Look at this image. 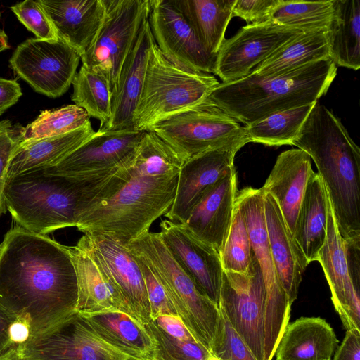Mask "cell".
I'll list each match as a JSON object with an SVG mask.
<instances>
[{
	"instance_id": "cell-37",
	"label": "cell",
	"mask_w": 360,
	"mask_h": 360,
	"mask_svg": "<svg viewBox=\"0 0 360 360\" xmlns=\"http://www.w3.org/2000/svg\"><path fill=\"white\" fill-rule=\"evenodd\" d=\"M90 117L76 105H66L53 110H44L20 132V141L63 135L79 129L89 122Z\"/></svg>"
},
{
	"instance_id": "cell-35",
	"label": "cell",
	"mask_w": 360,
	"mask_h": 360,
	"mask_svg": "<svg viewBox=\"0 0 360 360\" xmlns=\"http://www.w3.org/2000/svg\"><path fill=\"white\" fill-rule=\"evenodd\" d=\"M334 14V0H279L271 22L303 32L328 30Z\"/></svg>"
},
{
	"instance_id": "cell-31",
	"label": "cell",
	"mask_w": 360,
	"mask_h": 360,
	"mask_svg": "<svg viewBox=\"0 0 360 360\" xmlns=\"http://www.w3.org/2000/svg\"><path fill=\"white\" fill-rule=\"evenodd\" d=\"M329 58L336 66L360 68V1L334 0L328 30Z\"/></svg>"
},
{
	"instance_id": "cell-26",
	"label": "cell",
	"mask_w": 360,
	"mask_h": 360,
	"mask_svg": "<svg viewBox=\"0 0 360 360\" xmlns=\"http://www.w3.org/2000/svg\"><path fill=\"white\" fill-rule=\"evenodd\" d=\"M58 39L81 56L93 41L105 15L103 0H38Z\"/></svg>"
},
{
	"instance_id": "cell-3",
	"label": "cell",
	"mask_w": 360,
	"mask_h": 360,
	"mask_svg": "<svg viewBox=\"0 0 360 360\" xmlns=\"http://www.w3.org/2000/svg\"><path fill=\"white\" fill-rule=\"evenodd\" d=\"M292 145L315 162L342 240L360 238V149L341 120L317 101Z\"/></svg>"
},
{
	"instance_id": "cell-18",
	"label": "cell",
	"mask_w": 360,
	"mask_h": 360,
	"mask_svg": "<svg viewBox=\"0 0 360 360\" xmlns=\"http://www.w3.org/2000/svg\"><path fill=\"white\" fill-rule=\"evenodd\" d=\"M111 281L143 326L151 321L150 304L139 264L127 246L103 234L85 233Z\"/></svg>"
},
{
	"instance_id": "cell-41",
	"label": "cell",
	"mask_w": 360,
	"mask_h": 360,
	"mask_svg": "<svg viewBox=\"0 0 360 360\" xmlns=\"http://www.w3.org/2000/svg\"><path fill=\"white\" fill-rule=\"evenodd\" d=\"M11 10L36 38L48 41L58 39L51 20L38 0L17 3L11 7Z\"/></svg>"
},
{
	"instance_id": "cell-22",
	"label": "cell",
	"mask_w": 360,
	"mask_h": 360,
	"mask_svg": "<svg viewBox=\"0 0 360 360\" xmlns=\"http://www.w3.org/2000/svg\"><path fill=\"white\" fill-rule=\"evenodd\" d=\"M237 192L235 169L205 191L184 223L219 254L231 224Z\"/></svg>"
},
{
	"instance_id": "cell-36",
	"label": "cell",
	"mask_w": 360,
	"mask_h": 360,
	"mask_svg": "<svg viewBox=\"0 0 360 360\" xmlns=\"http://www.w3.org/2000/svg\"><path fill=\"white\" fill-rule=\"evenodd\" d=\"M71 99L89 115L100 121V127L106 124L112 110V92L108 79L101 74L82 65L72 83Z\"/></svg>"
},
{
	"instance_id": "cell-19",
	"label": "cell",
	"mask_w": 360,
	"mask_h": 360,
	"mask_svg": "<svg viewBox=\"0 0 360 360\" xmlns=\"http://www.w3.org/2000/svg\"><path fill=\"white\" fill-rule=\"evenodd\" d=\"M237 150L215 149L198 154L183 164L177 180L174 202L165 215L173 222L185 223L205 191L235 169Z\"/></svg>"
},
{
	"instance_id": "cell-9",
	"label": "cell",
	"mask_w": 360,
	"mask_h": 360,
	"mask_svg": "<svg viewBox=\"0 0 360 360\" xmlns=\"http://www.w3.org/2000/svg\"><path fill=\"white\" fill-rule=\"evenodd\" d=\"M236 201L245 219L253 255L258 263L267 297L265 360H272L288 324L291 304L278 279L271 257L264 212V191L247 187L238 191Z\"/></svg>"
},
{
	"instance_id": "cell-28",
	"label": "cell",
	"mask_w": 360,
	"mask_h": 360,
	"mask_svg": "<svg viewBox=\"0 0 360 360\" xmlns=\"http://www.w3.org/2000/svg\"><path fill=\"white\" fill-rule=\"evenodd\" d=\"M81 314L93 332L114 349L136 360H153V342L133 316L117 310Z\"/></svg>"
},
{
	"instance_id": "cell-12",
	"label": "cell",
	"mask_w": 360,
	"mask_h": 360,
	"mask_svg": "<svg viewBox=\"0 0 360 360\" xmlns=\"http://www.w3.org/2000/svg\"><path fill=\"white\" fill-rule=\"evenodd\" d=\"M17 353L27 360H136L98 338L78 311L29 335Z\"/></svg>"
},
{
	"instance_id": "cell-15",
	"label": "cell",
	"mask_w": 360,
	"mask_h": 360,
	"mask_svg": "<svg viewBox=\"0 0 360 360\" xmlns=\"http://www.w3.org/2000/svg\"><path fill=\"white\" fill-rule=\"evenodd\" d=\"M148 20L155 44L167 59L188 70L214 74L217 55L205 49L174 0H150Z\"/></svg>"
},
{
	"instance_id": "cell-6",
	"label": "cell",
	"mask_w": 360,
	"mask_h": 360,
	"mask_svg": "<svg viewBox=\"0 0 360 360\" xmlns=\"http://www.w3.org/2000/svg\"><path fill=\"white\" fill-rule=\"evenodd\" d=\"M219 84L212 74L172 63L154 41L134 115V129L148 131L167 117L203 103Z\"/></svg>"
},
{
	"instance_id": "cell-7",
	"label": "cell",
	"mask_w": 360,
	"mask_h": 360,
	"mask_svg": "<svg viewBox=\"0 0 360 360\" xmlns=\"http://www.w3.org/2000/svg\"><path fill=\"white\" fill-rule=\"evenodd\" d=\"M162 284L178 316L210 352L216 332L219 307L202 295L173 258L159 233L148 231L125 244Z\"/></svg>"
},
{
	"instance_id": "cell-10",
	"label": "cell",
	"mask_w": 360,
	"mask_h": 360,
	"mask_svg": "<svg viewBox=\"0 0 360 360\" xmlns=\"http://www.w3.org/2000/svg\"><path fill=\"white\" fill-rule=\"evenodd\" d=\"M105 15L85 53L82 65L103 75L112 92L122 66L143 22L148 18L150 0H103Z\"/></svg>"
},
{
	"instance_id": "cell-2",
	"label": "cell",
	"mask_w": 360,
	"mask_h": 360,
	"mask_svg": "<svg viewBox=\"0 0 360 360\" xmlns=\"http://www.w3.org/2000/svg\"><path fill=\"white\" fill-rule=\"evenodd\" d=\"M120 167L84 174L39 169L7 178L6 209L18 226L37 234L76 227L85 210L115 191Z\"/></svg>"
},
{
	"instance_id": "cell-24",
	"label": "cell",
	"mask_w": 360,
	"mask_h": 360,
	"mask_svg": "<svg viewBox=\"0 0 360 360\" xmlns=\"http://www.w3.org/2000/svg\"><path fill=\"white\" fill-rule=\"evenodd\" d=\"M311 158L299 148L282 152L261 188L276 201L292 236L308 181L313 174Z\"/></svg>"
},
{
	"instance_id": "cell-40",
	"label": "cell",
	"mask_w": 360,
	"mask_h": 360,
	"mask_svg": "<svg viewBox=\"0 0 360 360\" xmlns=\"http://www.w3.org/2000/svg\"><path fill=\"white\" fill-rule=\"evenodd\" d=\"M210 354L219 360H257L221 310Z\"/></svg>"
},
{
	"instance_id": "cell-16",
	"label": "cell",
	"mask_w": 360,
	"mask_h": 360,
	"mask_svg": "<svg viewBox=\"0 0 360 360\" xmlns=\"http://www.w3.org/2000/svg\"><path fill=\"white\" fill-rule=\"evenodd\" d=\"M160 227L161 239L173 258L198 290L219 307L224 271L219 253L197 238L184 223L165 219Z\"/></svg>"
},
{
	"instance_id": "cell-8",
	"label": "cell",
	"mask_w": 360,
	"mask_h": 360,
	"mask_svg": "<svg viewBox=\"0 0 360 360\" xmlns=\"http://www.w3.org/2000/svg\"><path fill=\"white\" fill-rule=\"evenodd\" d=\"M148 131H154L184 162L211 150L238 151L249 143L245 127L208 98L167 117Z\"/></svg>"
},
{
	"instance_id": "cell-23",
	"label": "cell",
	"mask_w": 360,
	"mask_h": 360,
	"mask_svg": "<svg viewBox=\"0 0 360 360\" xmlns=\"http://www.w3.org/2000/svg\"><path fill=\"white\" fill-rule=\"evenodd\" d=\"M148 19L142 24L120 70L112 92L111 117L98 130L134 129V115L144 82L149 50L154 42Z\"/></svg>"
},
{
	"instance_id": "cell-13",
	"label": "cell",
	"mask_w": 360,
	"mask_h": 360,
	"mask_svg": "<svg viewBox=\"0 0 360 360\" xmlns=\"http://www.w3.org/2000/svg\"><path fill=\"white\" fill-rule=\"evenodd\" d=\"M81 59L67 43L29 38L13 51L9 64L36 92L56 98L70 88Z\"/></svg>"
},
{
	"instance_id": "cell-4",
	"label": "cell",
	"mask_w": 360,
	"mask_h": 360,
	"mask_svg": "<svg viewBox=\"0 0 360 360\" xmlns=\"http://www.w3.org/2000/svg\"><path fill=\"white\" fill-rule=\"evenodd\" d=\"M337 70L328 58L282 74L250 73L219 83L208 99L248 125L276 112L317 102L328 91Z\"/></svg>"
},
{
	"instance_id": "cell-48",
	"label": "cell",
	"mask_w": 360,
	"mask_h": 360,
	"mask_svg": "<svg viewBox=\"0 0 360 360\" xmlns=\"http://www.w3.org/2000/svg\"><path fill=\"white\" fill-rule=\"evenodd\" d=\"M8 38L4 30L0 29V53L10 48Z\"/></svg>"
},
{
	"instance_id": "cell-20",
	"label": "cell",
	"mask_w": 360,
	"mask_h": 360,
	"mask_svg": "<svg viewBox=\"0 0 360 360\" xmlns=\"http://www.w3.org/2000/svg\"><path fill=\"white\" fill-rule=\"evenodd\" d=\"M65 246L77 276V311L91 314L117 310L135 318L129 306L94 255L88 236L84 234L75 245Z\"/></svg>"
},
{
	"instance_id": "cell-32",
	"label": "cell",
	"mask_w": 360,
	"mask_h": 360,
	"mask_svg": "<svg viewBox=\"0 0 360 360\" xmlns=\"http://www.w3.org/2000/svg\"><path fill=\"white\" fill-rule=\"evenodd\" d=\"M189 22L201 44L217 55L231 19L236 0H174Z\"/></svg>"
},
{
	"instance_id": "cell-29",
	"label": "cell",
	"mask_w": 360,
	"mask_h": 360,
	"mask_svg": "<svg viewBox=\"0 0 360 360\" xmlns=\"http://www.w3.org/2000/svg\"><path fill=\"white\" fill-rule=\"evenodd\" d=\"M94 133L89 122L63 135L20 141L10 160L7 178L57 165Z\"/></svg>"
},
{
	"instance_id": "cell-38",
	"label": "cell",
	"mask_w": 360,
	"mask_h": 360,
	"mask_svg": "<svg viewBox=\"0 0 360 360\" xmlns=\"http://www.w3.org/2000/svg\"><path fill=\"white\" fill-rule=\"evenodd\" d=\"M219 255L224 271L247 274L250 269L253 253L246 221L236 200L230 229Z\"/></svg>"
},
{
	"instance_id": "cell-5",
	"label": "cell",
	"mask_w": 360,
	"mask_h": 360,
	"mask_svg": "<svg viewBox=\"0 0 360 360\" xmlns=\"http://www.w3.org/2000/svg\"><path fill=\"white\" fill-rule=\"evenodd\" d=\"M131 159L125 165L126 177L117 189L81 214L76 226L79 231L106 235L125 245L150 231L152 224L169 211L179 174H143L131 165Z\"/></svg>"
},
{
	"instance_id": "cell-43",
	"label": "cell",
	"mask_w": 360,
	"mask_h": 360,
	"mask_svg": "<svg viewBox=\"0 0 360 360\" xmlns=\"http://www.w3.org/2000/svg\"><path fill=\"white\" fill-rule=\"evenodd\" d=\"M132 255L139 264L143 276L150 304L151 320L160 316H178L177 312L162 284L148 266L137 256Z\"/></svg>"
},
{
	"instance_id": "cell-49",
	"label": "cell",
	"mask_w": 360,
	"mask_h": 360,
	"mask_svg": "<svg viewBox=\"0 0 360 360\" xmlns=\"http://www.w3.org/2000/svg\"><path fill=\"white\" fill-rule=\"evenodd\" d=\"M0 360H27V359L21 357L17 353V351H16V352H14L4 357L1 358Z\"/></svg>"
},
{
	"instance_id": "cell-39",
	"label": "cell",
	"mask_w": 360,
	"mask_h": 360,
	"mask_svg": "<svg viewBox=\"0 0 360 360\" xmlns=\"http://www.w3.org/2000/svg\"><path fill=\"white\" fill-rule=\"evenodd\" d=\"M154 345L153 360H207L211 354L195 338L169 335L152 321L143 325Z\"/></svg>"
},
{
	"instance_id": "cell-1",
	"label": "cell",
	"mask_w": 360,
	"mask_h": 360,
	"mask_svg": "<svg viewBox=\"0 0 360 360\" xmlns=\"http://www.w3.org/2000/svg\"><path fill=\"white\" fill-rule=\"evenodd\" d=\"M1 244L0 304L30 335L77 311V276L64 245L19 226L7 231Z\"/></svg>"
},
{
	"instance_id": "cell-34",
	"label": "cell",
	"mask_w": 360,
	"mask_h": 360,
	"mask_svg": "<svg viewBox=\"0 0 360 360\" xmlns=\"http://www.w3.org/2000/svg\"><path fill=\"white\" fill-rule=\"evenodd\" d=\"M316 103L276 112L245 125L248 141L269 146L292 145Z\"/></svg>"
},
{
	"instance_id": "cell-11",
	"label": "cell",
	"mask_w": 360,
	"mask_h": 360,
	"mask_svg": "<svg viewBox=\"0 0 360 360\" xmlns=\"http://www.w3.org/2000/svg\"><path fill=\"white\" fill-rule=\"evenodd\" d=\"M219 309L257 360H265L267 297L254 255L247 274L223 271Z\"/></svg>"
},
{
	"instance_id": "cell-14",
	"label": "cell",
	"mask_w": 360,
	"mask_h": 360,
	"mask_svg": "<svg viewBox=\"0 0 360 360\" xmlns=\"http://www.w3.org/2000/svg\"><path fill=\"white\" fill-rule=\"evenodd\" d=\"M303 31L271 21L248 24L222 43L214 74L223 82L241 79Z\"/></svg>"
},
{
	"instance_id": "cell-44",
	"label": "cell",
	"mask_w": 360,
	"mask_h": 360,
	"mask_svg": "<svg viewBox=\"0 0 360 360\" xmlns=\"http://www.w3.org/2000/svg\"><path fill=\"white\" fill-rule=\"evenodd\" d=\"M29 335L27 327L0 304V359L16 352Z\"/></svg>"
},
{
	"instance_id": "cell-45",
	"label": "cell",
	"mask_w": 360,
	"mask_h": 360,
	"mask_svg": "<svg viewBox=\"0 0 360 360\" xmlns=\"http://www.w3.org/2000/svg\"><path fill=\"white\" fill-rule=\"evenodd\" d=\"M279 0H236L233 17L245 20L249 24H260L270 20L273 10Z\"/></svg>"
},
{
	"instance_id": "cell-25",
	"label": "cell",
	"mask_w": 360,
	"mask_h": 360,
	"mask_svg": "<svg viewBox=\"0 0 360 360\" xmlns=\"http://www.w3.org/2000/svg\"><path fill=\"white\" fill-rule=\"evenodd\" d=\"M264 212L276 271L292 305L297 297L302 274L309 264L295 241L276 201L266 192H264Z\"/></svg>"
},
{
	"instance_id": "cell-50",
	"label": "cell",
	"mask_w": 360,
	"mask_h": 360,
	"mask_svg": "<svg viewBox=\"0 0 360 360\" xmlns=\"http://www.w3.org/2000/svg\"><path fill=\"white\" fill-rule=\"evenodd\" d=\"M207 360H219L213 356H210Z\"/></svg>"
},
{
	"instance_id": "cell-47",
	"label": "cell",
	"mask_w": 360,
	"mask_h": 360,
	"mask_svg": "<svg viewBox=\"0 0 360 360\" xmlns=\"http://www.w3.org/2000/svg\"><path fill=\"white\" fill-rule=\"evenodd\" d=\"M22 95L16 79L0 77V115L14 105Z\"/></svg>"
},
{
	"instance_id": "cell-30",
	"label": "cell",
	"mask_w": 360,
	"mask_h": 360,
	"mask_svg": "<svg viewBox=\"0 0 360 360\" xmlns=\"http://www.w3.org/2000/svg\"><path fill=\"white\" fill-rule=\"evenodd\" d=\"M328 202L323 182L314 172L299 210L293 235L308 264L318 261L326 240Z\"/></svg>"
},
{
	"instance_id": "cell-17",
	"label": "cell",
	"mask_w": 360,
	"mask_h": 360,
	"mask_svg": "<svg viewBox=\"0 0 360 360\" xmlns=\"http://www.w3.org/2000/svg\"><path fill=\"white\" fill-rule=\"evenodd\" d=\"M145 131L98 130L57 165L44 169L50 174H84L121 167L135 153Z\"/></svg>"
},
{
	"instance_id": "cell-21",
	"label": "cell",
	"mask_w": 360,
	"mask_h": 360,
	"mask_svg": "<svg viewBox=\"0 0 360 360\" xmlns=\"http://www.w3.org/2000/svg\"><path fill=\"white\" fill-rule=\"evenodd\" d=\"M329 199V198H328ZM331 292L334 307L347 330H360V290L351 281L344 242L328 202L326 237L318 261Z\"/></svg>"
},
{
	"instance_id": "cell-42",
	"label": "cell",
	"mask_w": 360,
	"mask_h": 360,
	"mask_svg": "<svg viewBox=\"0 0 360 360\" xmlns=\"http://www.w3.org/2000/svg\"><path fill=\"white\" fill-rule=\"evenodd\" d=\"M20 125H13L8 120H0V217L7 210L4 188L8 165L20 142Z\"/></svg>"
},
{
	"instance_id": "cell-46",
	"label": "cell",
	"mask_w": 360,
	"mask_h": 360,
	"mask_svg": "<svg viewBox=\"0 0 360 360\" xmlns=\"http://www.w3.org/2000/svg\"><path fill=\"white\" fill-rule=\"evenodd\" d=\"M333 360H360V330H347Z\"/></svg>"
},
{
	"instance_id": "cell-51",
	"label": "cell",
	"mask_w": 360,
	"mask_h": 360,
	"mask_svg": "<svg viewBox=\"0 0 360 360\" xmlns=\"http://www.w3.org/2000/svg\"><path fill=\"white\" fill-rule=\"evenodd\" d=\"M1 249H2V244L1 243L0 244V254H1Z\"/></svg>"
},
{
	"instance_id": "cell-33",
	"label": "cell",
	"mask_w": 360,
	"mask_h": 360,
	"mask_svg": "<svg viewBox=\"0 0 360 360\" xmlns=\"http://www.w3.org/2000/svg\"><path fill=\"white\" fill-rule=\"evenodd\" d=\"M328 30L304 32L258 65L254 75H271L290 72L329 58Z\"/></svg>"
},
{
	"instance_id": "cell-27",
	"label": "cell",
	"mask_w": 360,
	"mask_h": 360,
	"mask_svg": "<svg viewBox=\"0 0 360 360\" xmlns=\"http://www.w3.org/2000/svg\"><path fill=\"white\" fill-rule=\"evenodd\" d=\"M338 340L330 324L320 317H301L285 327L276 360H331Z\"/></svg>"
}]
</instances>
